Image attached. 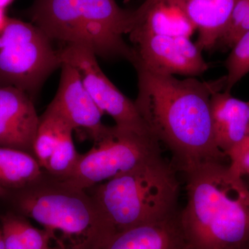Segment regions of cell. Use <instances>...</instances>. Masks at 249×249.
Returning <instances> with one entry per match:
<instances>
[{"mask_svg":"<svg viewBox=\"0 0 249 249\" xmlns=\"http://www.w3.org/2000/svg\"><path fill=\"white\" fill-rule=\"evenodd\" d=\"M30 18L51 40L81 46L96 55L124 58L133 64L135 50L124 40L133 22V11L115 0H35Z\"/></svg>","mask_w":249,"mask_h":249,"instance_id":"3","label":"cell"},{"mask_svg":"<svg viewBox=\"0 0 249 249\" xmlns=\"http://www.w3.org/2000/svg\"><path fill=\"white\" fill-rule=\"evenodd\" d=\"M134 67L139 80L134 103L155 138L171 152L175 169L186 173L209 162H226L214 142L211 113V96L224 89L226 76L211 82L180 80Z\"/></svg>","mask_w":249,"mask_h":249,"instance_id":"1","label":"cell"},{"mask_svg":"<svg viewBox=\"0 0 249 249\" xmlns=\"http://www.w3.org/2000/svg\"><path fill=\"white\" fill-rule=\"evenodd\" d=\"M226 67L227 81L224 91L231 93L232 88L249 72V29L232 47Z\"/></svg>","mask_w":249,"mask_h":249,"instance_id":"18","label":"cell"},{"mask_svg":"<svg viewBox=\"0 0 249 249\" xmlns=\"http://www.w3.org/2000/svg\"><path fill=\"white\" fill-rule=\"evenodd\" d=\"M249 16V0H235L229 25L217 45L231 49L236 42L237 31Z\"/></svg>","mask_w":249,"mask_h":249,"instance_id":"19","label":"cell"},{"mask_svg":"<svg viewBox=\"0 0 249 249\" xmlns=\"http://www.w3.org/2000/svg\"><path fill=\"white\" fill-rule=\"evenodd\" d=\"M93 143L89 152L78 156L68 175L57 178L74 188L87 191L162 157L160 142L155 137L116 125L108 127Z\"/></svg>","mask_w":249,"mask_h":249,"instance_id":"7","label":"cell"},{"mask_svg":"<svg viewBox=\"0 0 249 249\" xmlns=\"http://www.w3.org/2000/svg\"><path fill=\"white\" fill-rule=\"evenodd\" d=\"M0 86H1V83H0Z\"/></svg>","mask_w":249,"mask_h":249,"instance_id":"29","label":"cell"},{"mask_svg":"<svg viewBox=\"0 0 249 249\" xmlns=\"http://www.w3.org/2000/svg\"><path fill=\"white\" fill-rule=\"evenodd\" d=\"M49 249V248H48V249Z\"/></svg>","mask_w":249,"mask_h":249,"instance_id":"32","label":"cell"},{"mask_svg":"<svg viewBox=\"0 0 249 249\" xmlns=\"http://www.w3.org/2000/svg\"></svg>","mask_w":249,"mask_h":249,"instance_id":"31","label":"cell"},{"mask_svg":"<svg viewBox=\"0 0 249 249\" xmlns=\"http://www.w3.org/2000/svg\"><path fill=\"white\" fill-rule=\"evenodd\" d=\"M44 172L34 156L0 146V187L6 191L22 189L37 181Z\"/></svg>","mask_w":249,"mask_h":249,"instance_id":"16","label":"cell"},{"mask_svg":"<svg viewBox=\"0 0 249 249\" xmlns=\"http://www.w3.org/2000/svg\"><path fill=\"white\" fill-rule=\"evenodd\" d=\"M162 157L87 190L113 232L160 220L178 211L179 182Z\"/></svg>","mask_w":249,"mask_h":249,"instance_id":"4","label":"cell"},{"mask_svg":"<svg viewBox=\"0 0 249 249\" xmlns=\"http://www.w3.org/2000/svg\"><path fill=\"white\" fill-rule=\"evenodd\" d=\"M214 142L221 152H228L249 135V101L217 91L211 98Z\"/></svg>","mask_w":249,"mask_h":249,"instance_id":"13","label":"cell"},{"mask_svg":"<svg viewBox=\"0 0 249 249\" xmlns=\"http://www.w3.org/2000/svg\"><path fill=\"white\" fill-rule=\"evenodd\" d=\"M16 226L27 249H47L51 234L35 229L22 218L16 217Z\"/></svg>","mask_w":249,"mask_h":249,"instance_id":"20","label":"cell"},{"mask_svg":"<svg viewBox=\"0 0 249 249\" xmlns=\"http://www.w3.org/2000/svg\"><path fill=\"white\" fill-rule=\"evenodd\" d=\"M0 249H5L4 240H3L2 232L0 229Z\"/></svg>","mask_w":249,"mask_h":249,"instance_id":"26","label":"cell"},{"mask_svg":"<svg viewBox=\"0 0 249 249\" xmlns=\"http://www.w3.org/2000/svg\"><path fill=\"white\" fill-rule=\"evenodd\" d=\"M1 232L5 249H27L18 231L14 215L9 214L3 218Z\"/></svg>","mask_w":249,"mask_h":249,"instance_id":"22","label":"cell"},{"mask_svg":"<svg viewBox=\"0 0 249 249\" xmlns=\"http://www.w3.org/2000/svg\"><path fill=\"white\" fill-rule=\"evenodd\" d=\"M73 131L70 124L49 106L40 117L34 143L36 159L44 170L55 149L67 136L73 133Z\"/></svg>","mask_w":249,"mask_h":249,"instance_id":"17","label":"cell"},{"mask_svg":"<svg viewBox=\"0 0 249 249\" xmlns=\"http://www.w3.org/2000/svg\"><path fill=\"white\" fill-rule=\"evenodd\" d=\"M15 199L20 212L50 234L59 231L70 237L82 236L85 243L109 230L88 191L46 171L35 182L18 190Z\"/></svg>","mask_w":249,"mask_h":249,"instance_id":"5","label":"cell"},{"mask_svg":"<svg viewBox=\"0 0 249 249\" xmlns=\"http://www.w3.org/2000/svg\"><path fill=\"white\" fill-rule=\"evenodd\" d=\"M229 165L241 178L249 177V135L228 152Z\"/></svg>","mask_w":249,"mask_h":249,"instance_id":"21","label":"cell"},{"mask_svg":"<svg viewBox=\"0 0 249 249\" xmlns=\"http://www.w3.org/2000/svg\"><path fill=\"white\" fill-rule=\"evenodd\" d=\"M9 18L6 16L5 9L0 8V32L3 30Z\"/></svg>","mask_w":249,"mask_h":249,"instance_id":"24","label":"cell"},{"mask_svg":"<svg viewBox=\"0 0 249 249\" xmlns=\"http://www.w3.org/2000/svg\"><path fill=\"white\" fill-rule=\"evenodd\" d=\"M59 54L62 64L76 69L93 101L103 114L107 113L114 119L116 126L155 137L135 103L126 97L103 73L92 52L81 46L67 45L59 50Z\"/></svg>","mask_w":249,"mask_h":249,"instance_id":"8","label":"cell"},{"mask_svg":"<svg viewBox=\"0 0 249 249\" xmlns=\"http://www.w3.org/2000/svg\"><path fill=\"white\" fill-rule=\"evenodd\" d=\"M199 32L196 45L211 50L227 30L235 0H170Z\"/></svg>","mask_w":249,"mask_h":249,"instance_id":"14","label":"cell"},{"mask_svg":"<svg viewBox=\"0 0 249 249\" xmlns=\"http://www.w3.org/2000/svg\"><path fill=\"white\" fill-rule=\"evenodd\" d=\"M137 59L132 65L162 74L200 76L209 69L201 51L189 37L163 34L130 36Z\"/></svg>","mask_w":249,"mask_h":249,"instance_id":"9","label":"cell"},{"mask_svg":"<svg viewBox=\"0 0 249 249\" xmlns=\"http://www.w3.org/2000/svg\"><path fill=\"white\" fill-rule=\"evenodd\" d=\"M58 91L49 105L77 131L92 139L102 137L108 126L102 123L103 112L85 88L79 73L71 65L62 63Z\"/></svg>","mask_w":249,"mask_h":249,"instance_id":"10","label":"cell"},{"mask_svg":"<svg viewBox=\"0 0 249 249\" xmlns=\"http://www.w3.org/2000/svg\"><path fill=\"white\" fill-rule=\"evenodd\" d=\"M188 249H189V247H188Z\"/></svg>","mask_w":249,"mask_h":249,"instance_id":"30","label":"cell"},{"mask_svg":"<svg viewBox=\"0 0 249 249\" xmlns=\"http://www.w3.org/2000/svg\"><path fill=\"white\" fill-rule=\"evenodd\" d=\"M6 193H7V191H6V190H4V188L0 187V196H4L6 194Z\"/></svg>","mask_w":249,"mask_h":249,"instance_id":"27","label":"cell"},{"mask_svg":"<svg viewBox=\"0 0 249 249\" xmlns=\"http://www.w3.org/2000/svg\"><path fill=\"white\" fill-rule=\"evenodd\" d=\"M196 28L170 0L159 3L145 13L136 14L129 35L163 34L190 37Z\"/></svg>","mask_w":249,"mask_h":249,"instance_id":"15","label":"cell"},{"mask_svg":"<svg viewBox=\"0 0 249 249\" xmlns=\"http://www.w3.org/2000/svg\"><path fill=\"white\" fill-rule=\"evenodd\" d=\"M180 211L160 220L101 236L77 249H188Z\"/></svg>","mask_w":249,"mask_h":249,"instance_id":"11","label":"cell"},{"mask_svg":"<svg viewBox=\"0 0 249 249\" xmlns=\"http://www.w3.org/2000/svg\"><path fill=\"white\" fill-rule=\"evenodd\" d=\"M180 223L190 249H243L249 245V186L226 162L187 172Z\"/></svg>","mask_w":249,"mask_h":249,"instance_id":"2","label":"cell"},{"mask_svg":"<svg viewBox=\"0 0 249 249\" xmlns=\"http://www.w3.org/2000/svg\"><path fill=\"white\" fill-rule=\"evenodd\" d=\"M14 1V0H0V8L5 9Z\"/></svg>","mask_w":249,"mask_h":249,"instance_id":"25","label":"cell"},{"mask_svg":"<svg viewBox=\"0 0 249 249\" xmlns=\"http://www.w3.org/2000/svg\"><path fill=\"white\" fill-rule=\"evenodd\" d=\"M249 29V16L248 18L246 19L245 22H243V24H242V26L239 29L237 33V36H236V42L238 40V39L240 38V36L242 35V34H245L246 31H248Z\"/></svg>","mask_w":249,"mask_h":249,"instance_id":"23","label":"cell"},{"mask_svg":"<svg viewBox=\"0 0 249 249\" xmlns=\"http://www.w3.org/2000/svg\"><path fill=\"white\" fill-rule=\"evenodd\" d=\"M59 51L34 24L8 19L0 32V83L32 98L52 72L61 67Z\"/></svg>","mask_w":249,"mask_h":249,"instance_id":"6","label":"cell"},{"mask_svg":"<svg viewBox=\"0 0 249 249\" xmlns=\"http://www.w3.org/2000/svg\"><path fill=\"white\" fill-rule=\"evenodd\" d=\"M249 249V245L247 247H246L245 249Z\"/></svg>","mask_w":249,"mask_h":249,"instance_id":"28","label":"cell"},{"mask_svg":"<svg viewBox=\"0 0 249 249\" xmlns=\"http://www.w3.org/2000/svg\"><path fill=\"white\" fill-rule=\"evenodd\" d=\"M40 117L32 98L12 86H0V146L35 155Z\"/></svg>","mask_w":249,"mask_h":249,"instance_id":"12","label":"cell"}]
</instances>
